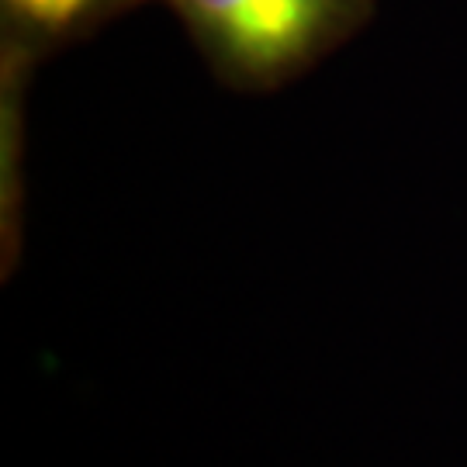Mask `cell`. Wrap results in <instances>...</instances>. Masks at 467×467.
<instances>
[{"instance_id": "cell-2", "label": "cell", "mask_w": 467, "mask_h": 467, "mask_svg": "<svg viewBox=\"0 0 467 467\" xmlns=\"http://www.w3.org/2000/svg\"><path fill=\"white\" fill-rule=\"evenodd\" d=\"M150 0H0V73L28 77Z\"/></svg>"}, {"instance_id": "cell-1", "label": "cell", "mask_w": 467, "mask_h": 467, "mask_svg": "<svg viewBox=\"0 0 467 467\" xmlns=\"http://www.w3.org/2000/svg\"><path fill=\"white\" fill-rule=\"evenodd\" d=\"M225 90L270 94L343 49L378 0H160Z\"/></svg>"}]
</instances>
